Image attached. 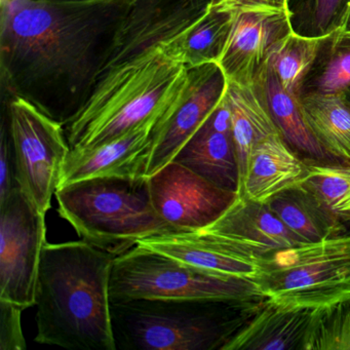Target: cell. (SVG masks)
<instances>
[{
    "instance_id": "obj_1",
    "label": "cell",
    "mask_w": 350,
    "mask_h": 350,
    "mask_svg": "<svg viewBox=\"0 0 350 350\" xmlns=\"http://www.w3.org/2000/svg\"><path fill=\"white\" fill-rule=\"evenodd\" d=\"M137 0H1V66L15 95L67 126L87 103Z\"/></svg>"
},
{
    "instance_id": "obj_2",
    "label": "cell",
    "mask_w": 350,
    "mask_h": 350,
    "mask_svg": "<svg viewBox=\"0 0 350 350\" xmlns=\"http://www.w3.org/2000/svg\"><path fill=\"white\" fill-rule=\"evenodd\" d=\"M116 258L83 239L44 243L36 288V342L68 349L116 350L110 312Z\"/></svg>"
},
{
    "instance_id": "obj_3",
    "label": "cell",
    "mask_w": 350,
    "mask_h": 350,
    "mask_svg": "<svg viewBox=\"0 0 350 350\" xmlns=\"http://www.w3.org/2000/svg\"><path fill=\"white\" fill-rule=\"evenodd\" d=\"M187 70L163 51L161 42L110 69L67 124L69 146L105 144L163 114L183 89Z\"/></svg>"
},
{
    "instance_id": "obj_4",
    "label": "cell",
    "mask_w": 350,
    "mask_h": 350,
    "mask_svg": "<svg viewBox=\"0 0 350 350\" xmlns=\"http://www.w3.org/2000/svg\"><path fill=\"white\" fill-rule=\"evenodd\" d=\"M260 306L194 299L111 301L116 350H222Z\"/></svg>"
},
{
    "instance_id": "obj_5",
    "label": "cell",
    "mask_w": 350,
    "mask_h": 350,
    "mask_svg": "<svg viewBox=\"0 0 350 350\" xmlns=\"http://www.w3.org/2000/svg\"><path fill=\"white\" fill-rule=\"evenodd\" d=\"M59 214L81 239L118 256L175 231L155 212L148 177H97L58 188Z\"/></svg>"
},
{
    "instance_id": "obj_6",
    "label": "cell",
    "mask_w": 350,
    "mask_h": 350,
    "mask_svg": "<svg viewBox=\"0 0 350 350\" xmlns=\"http://www.w3.org/2000/svg\"><path fill=\"white\" fill-rule=\"evenodd\" d=\"M266 302L319 310L350 299V232L260 258Z\"/></svg>"
},
{
    "instance_id": "obj_7",
    "label": "cell",
    "mask_w": 350,
    "mask_h": 350,
    "mask_svg": "<svg viewBox=\"0 0 350 350\" xmlns=\"http://www.w3.org/2000/svg\"><path fill=\"white\" fill-rule=\"evenodd\" d=\"M110 299L265 301L256 280L210 273L140 245L116 256Z\"/></svg>"
},
{
    "instance_id": "obj_8",
    "label": "cell",
    "mask_w": 350,
    "mask_h": 350,
    "mask_svg": "<svg viewBox=\"0 0 350 350\" xmlns=\"http://www.w3.org/2000/svg\"><path fill=\"white\" fill-rule=\"evenodd\" d=\"M7 120L18 185L46 214L71 150L64 126L17 95L9 102Z\"/></svg>"
},
{
    "instance_id": "obj_9",
    "label": "cell",
    "mask_w": 350,
    "mask_h": 350,
    "mask_svg": "<svg viewBox=\"0 0 350 350\" xmlns=\"http://www.w3.org/2000/svg\"><path fill=\"white\" fill-rule=\"evenodd\" d=\"M46 234V214L14 188L0 202V299L24 310L36 305Z\"/></svg>"
},
{
    "instance_id": "obj_10",
    "label": "cell",
    "mask_w": 350,
    "mask_h": 350,
    "mask_svg": "<svg viewBox=\"0 0 350 350\" xmlns=\"http://www.w3.org/2000/svg\"><path fill=\"white\" fill-rule=\"evenodd\" d=\"M226 89V77L218 63L188 68L183 89L155 124L147 177L174 161L220 103Z\"/></svg>"
},
{
    "instance_id": "obj_11",
    "label": "cell",
    "mask_w": 350,
    "mask_h": 350,
    "mask_svg": "<svg viewBox=\"0 0 350 350\" xmlns=\"http://www.w3.org/2000/svg\"><path fill=\"white\" fill-rule=\"evenodd\" d=\"M148 182L155 212L175 231L210 226L239 198L175 161L149 176Z\"/></svg>"
},
{
    "instance_id": "obj_12",
    "label": "cell",
    "mask_w": 350,
    "mask_h": 350,
    "mask_svg": "<svg viewBox=\"0 0 350 350\" xmlns=\"http://www.w3.org/2000/svg\"><path fill=\"white\" fill-rule=\"evenodd\" d=\"M292 9L235 12L234 21L219 59L227 83L255 85L278 44L293 28Z\"/></svg>"
},
{
    "instance_id": "obj_13",
    "label": "cell",
    "mask_w": 350,
    "mask_h": 350,
    "mask_svg": "<svg viewBox=\"0 0 350 350\" xmlns=\"http://www.w3.org/2000/svg\"><path fill=\"white\" fill-rule=\"evenodd\" d=\"M202 230L214 234L233 253L255 259L306 243L276 217L266 202L241 196Z\"/></svg>"
},
{
    "instance_id": "obj_14",
    "label": "cell",
    "mask_w": 350,
    "mask_h": 350,
    "mask_svg": "<svg viewBox=\"0 0 350 350\" xmlns=\"http://www.w3.org/2000/svg\"><path fill=\"white\" fill-rule=\"evenodd\" d=\"M163 114L105 144L71 149L59 187L92 178L146 176L153 131Z\"/></svg>"
},
{
    "instance_id": "obj_15",
    "label": "cell",
    "mask_w": 350,
    "mask_h": 350,
    "mask_svg": "<svg viewBox=\"0 0 350 350\" xmlns=\"http://www.w3.org/2000/svg\"><path fill=\"white\" fill-rule=\"evenodd\" d=\"M174 161L219 187L239 193V159L225 95Z\"/></svg>"
},
{
    "instance_id": "obj_16",
    "label": "cell",
    "mask_w": 350,
    "mask_h": 350,
    "mask_svg": "<svg viewBox=\"0 0 350 350\" xmlns=\"http://www.w3.org/2000/svg\"><path fill=\"white\" fill-rule=\"evenodd\" d=\"M137 245L217 275L256 280L261 268L259 259L233 253L204 230L169 231Z\"/></svg>"
},
{
    "instance_id": "obj_17",
    "label": "cell",
    "mask_w": 350,
    "mask_h": 350,
    "mask_svg": "<svg viewBox=\"0 0 350 350\" xmlns=\"http://www.w3.org/2000/svg\"><path fill=\"white\" fill-rule=\"evenodd\" d=\"M315 312L265 301L222 350H305Z\"/></svg>"
},
{
    "instance_id": "obj_18",
    "label": "cell",
    "mask_w": 350,
    "mask_h": 350,
    "mask_svg": "<svg viewBox=\"0 0 350 350\" xmlns=\"http://www.w3.org/2000/svg\"><path fill=\"white\" fill-rule=\"evenodd\" d=\"M307 161L282 138L271 135L254 146L239 196L266 202L272 196L302 183Z\"/></svg>"
},
{
    "instance_id": "obj_19",
    "label": "cell",
    "mask_w": 350,
    "mask_h": 350,
    "mask_svg": "<svg viewBox=\"0 0 350 350\" xmlns=\"http://www.w3.org/2000/svg\"><path fill=\"white\" fill-rule=\"evenodd\" d=\"M235 11L208 3L204 13L187 28L161 42L163 51L187 68L218 63L234 21Z\"/></svg>"
},
{
    "instance_id": "obj_20",
    "label": "cell",
    "mask_w": 350,
    "mask_h": 350,
    "mask_svg": "<svg viewBox=\"0 0 350 350\" xmlns=\"http://www.w3.org/2000/svg\"><path fill=\"white\" fill-rule=\"evenodd\" d=\"M299 103L307 126L331 161L350 163V102L345 92H303Z\"/></svg>"
},
{
    "instance_id": "obj_21",
    "label": "cell",
    "mask_w": 350,
    "mask_h": 350,
    "mask_svg": "<svg viewBox=\"0 0 350 350\" xmlns=\"http://www.w3.org/2000/svg\"><path fill=\"white\" fill-rule=\"evenodd\" d=\"M225 98L230 110L241 187L254 146L263 139L280 132L257 85L227 83Z\"/></svg>"
},
{
    "instance_id": "obj_22",
    "label": "cell",
    "mask_w": 350,
    "mask_h": 350,
    "mask_svg": "<svg viewBox=\"0 0 350 350\" xmlns=\"http://www.w3.org/2000/svg\"><path fill=\"white\" fill-rule=\"evenodd\" d=\"M270 114L286 142L306 161H333L321 148L307 126L299 98L286 91L269 66L256 83Z\"/></svg>"
},
{
    "instance_id": "obj_23",
    "label": "cell",
    "mask_w": 350,
    "mask_h": 350,
    "mask_svg": "<svg viewBox=\"0 0 350 350\" xmlns=\"http://www.w3.org/2000/svg\"><path fill=\"white\" fill-rule=\"evenodd\" d=\"M266 204L292 232L306 243L349 232L325 214L313 196L300 184L275 194Z\"/></svg>"
},
{
    "instance_id": "obj_24",
    "label": "cell",
    "mask_w": 350,
    "mask_h": 350,
    "mask_svg": "<svg viewBox=\"0 0 350 350\" xmlns=\"http://www.w3.org/2000/svg\"><path fill=\"white\" fill-rule=\"evenodd\" d=\"M334 31L321 36H303L292 30L272 53L267 66L291 95L300 97L307 77Z\"/></svg>"
},
{
    "instance_id": "obj_25",
    "label": "cell",
    "mask_w": 350,
    "mask_h": 350,
    "mask_svg": "<svg viewBox=\"0 0 350 350\" xmlns=\"http://www.w3.org/2000/svg\"><path fill=\"white\" fill-rule=\"evenodd\" d=\"M338 224L350 227V163L307 161L300 184Z\"/></svg>"
},
{
    "instance_id": "obj_26",
    "label": "cell",
    "mask_w": 350,
    "mask_h": 350,
    "mask_svg": "<svg viewBox=\"0 0 350 350\" xmlns=\"http://www.w3.org/2000/svg\"><path fill=\"white\" fill-rule=\"evenodd\" d=\"M349 85L350 33L336 28L307 77L303 92L336 93L345 91Z\"/></svg>"
},
{
    "instance_id": "obj_27",
    "label": "cell",
    "mask_w": 350,
    "mask_h": 350,
    "mask_svg": "<svg viewBox=\"0 0 350 350\" xmlns=\"http://www.w3.org/2000/svg\"><path fill=\"white\" fill-rule=\"evenodd\" d=\"M305 350H350V299L317 310Z\"/></svg>"
},
{
    "instance_id": "obj_28",
    "label": "cell",
    "mask_w": 350,
    "mask_h": 350,
    "mask_svg": "<svg viewBox=\"0 0 350 350\" xmlns=\"http://www.w3.org/2000/svg\"><path fill=\"white\" fill-rule=\"evenodd\" d=\"M312 36L329 33L337 28L348 0H304Z\"/></svg>"
},
{
    "instance_id": "obj_29",
    "label": "cell",
    "mask_w": 350,
    "mask_h": 350,
    "mask_svg": "<svg viewBox=\"0 0 350 350\" xmlns=\"http://www.w3.org/2000/svg\"><path fill=\"white\" fill-rule=\"evenodd\" d=\"M24 309L0 299V349L23 350L27 347L21 317Z\"/></svg>"
},
{
    "instance_id": "obj_30",
    "label": "cell",
    "mask_w": 350,
    "mask_h": 350,
    "mask_svg": "<svg viewBox=\"0 0 350 350\" xmlns=\"http://www.w3.org/2000/svg\"><path fill=\"white\" fill-rule=\"evenodd\" d=\"M16 178L15 157L13 145L10 136L8 120H5L1 129V148H0V202H3L17 187Z\"/></svg>"
},
{
    "instance_id": "obj_31",
    "label": "cell",
    "mask_w": 350,
    "mask_h": 350,
    "mask_svg": "<svg viewBox=\"0 0 350 350\" xmlns=\"http://www.w3.org/2000/svg\"><path fill=\"white\" fill-rule=\"evenodd\" d=\"M232 11L249 9H291L288 0H210Z\"/></svg>"
},
{
    "instance_id": "obj_32",
    "label": "cell",
    "mask_w": 350,
    "mask_h": 350,
    "mask_svg": "<svg viewBox=\"0 0 350 350\" xmlns=\"http://www.w3.org/2000/svg\"><path fill=\"white\" fill-rule=\"evenodd\" d=\"M337 29L341 32L350 33V0H348L345 10H344L343 14H342Z\"/></svg>"
},
{
    "instance_id": "obj_33",
    "label": "cell",
    "mask_w": 350,
    "mask_h": 350,
    "mask_svg": "<svg viewBox=\"0 0 350 350\" xmlns=\"http://www.w3.org/2000/svg\"><path fill=\"white\" fill-rule=\"evenodd\" d=\"M344 92H345L346 96H347L348 100H349L350 102V85Z\"/></svg>"
},
{
    "instance_id": "obj_34",
    "label": "cell",
    "mask_w": 350,
    "mask_h": 350,
    "mask_svg": "<svg viewBox=\"0 0 350 350\" xmlns=\"http://www.w3.org/2000/svg\"><path fill=\"white\" fill-rule=\"evenodd\" d=\"M288 1H290V3H292V0H288Z\"/></svg>"
}]
</instances>
